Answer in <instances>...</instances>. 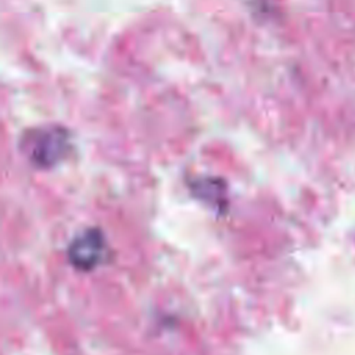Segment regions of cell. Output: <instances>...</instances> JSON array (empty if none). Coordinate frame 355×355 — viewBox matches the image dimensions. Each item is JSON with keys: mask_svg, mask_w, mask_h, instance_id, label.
<instances>
[{"mask_svg": "<svg viewBox=\"0 0 355 355\" xmlns=\"http://www.w3.org/2000/svg\"><path fill=\"white\" fill-rule=\"evenodd\" d=\"M67 150V135L58 128H43L28 139L29 157L39 165L47 166L58 161Z\"/></svg>", "mask_w": 355, "mask_h": 355, "instance_id": "6da1fadb", "label": "cell"}, {"mask_svg": "<svg viewBox=\"0 0 355 355\" xmlns=\"http://www.w3.org/2000/svg\"><path fill=\"white\" fill-rule=\"evenodd\" d=\"M105 251L104 237L97 229H87L78 234L69 245V261L82 270H89L98 265Z\"/></svg>", "mask_w": 355, "mask_h": 355, "instance_id": "7a4b0ae2", "label": "cell"}]
</instances>
